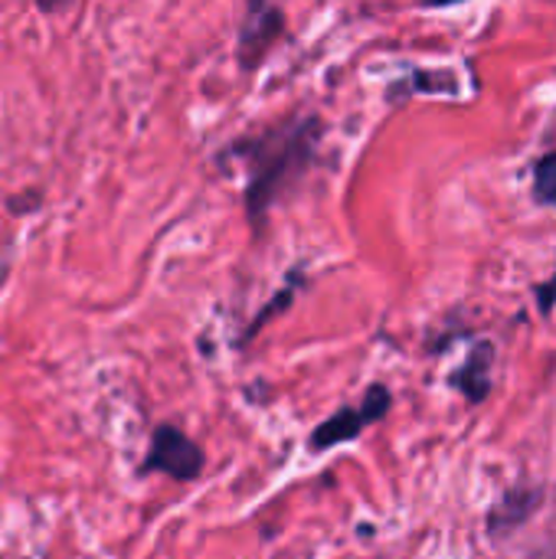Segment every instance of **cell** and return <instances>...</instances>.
I'll return each instance as SVG.
<instances>
[{
    "label": "cell",
    "instance_id": "cell-4",
    "mask_svg": "<svg viewBox=\"0 0 556 559\" xmlns=\"http://www.w3.org/2000/svg\"><path fill=\"white\" fill-rule=\"evenodd\" d=\"M39 203H43V193H39L36 187H26V190H20V193L7 197V206H10V213H20V216H26V213H36V210H39Z\"/></svg>",
    "mask_w": 556,
    "mask_h": 559
},
{
    "label": "cell",
    "instance_id": "cell-1",
    "mask_svg": "<svg viewBox=\"0 0 556 559\" xmlns=\"http://www.w3.org/2000/svg\"><path fill=\"white\" fill-rule=\"evenodd\" d=\"M164 472L174 481H193L203 472V452L177 426H157L151 432V449L141 462V475Z\"/></svg>",
    "mask_w": 556,
    "mask_h": 559
},
{
    "label": "cell",
    "instance_id": "cell-5",
    "mask_svg": "<svg viewBox=\"0 0 556 559\" xmlns=\"http://www.w3.org/2000/svg\"><path fill=\"white\" fill-rule=\"evenodd\" d=\"M10 278V249H0V292Z\"/></svg>",
    "mask_w": 556,
    "mask_h": 559
},
{
    "label": "cell",
    "instance_id": "cell-2",
    "mask_svg": "<svg viewBox=\"0 0 556 559\" xmlns=\"http://www.w3.org/2000/svg\"><path fill=\"white\" fill-rule=\"evenodd\" d=\"M387 406H390L387 390H383V386L370 390V396H367V403H364L360 409L338 413L331 423H324V426L311 436V449H331V445H338L341 439H354V436L360 432V426H364V423H374Z\"/></svg>",
    "mask_w": 556,
    "mask_h": 559
},
{
    "label": "cell",
    "instance_id": "cell-3",
    "mask_svg": "<svg viewBox=\"0 0 556 559\" xmlns=\"http://www.w3.org/2000/svg\"><path fill=\"white\" fill-rule=\"evenodd\" d=\"M534 190H537V200H544V203H556V154H547V157L537 164Z\"/></svg>",
    "mask_w": 556,
    "mask_h": 559
}]
</instances>
